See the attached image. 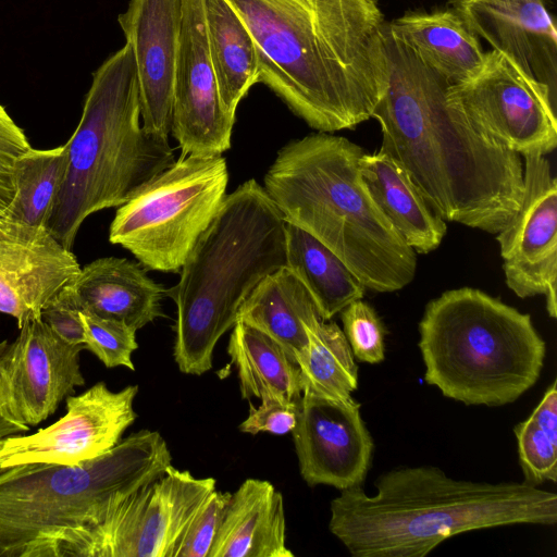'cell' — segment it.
Returning <instances> with one entry per match:
<instances>
[{"label": "cell", "instance_id": "cell-23", "mask_svg": "<svg viewBox=\"0 0 557 557\" xmlns=\"http://www.w3.org/2000/svg\"><path fill=\"white\" fill-rule=\"evenodd\" d=\"M361 181L404 240L417 252L435 250L446 235V222L426 205L406 171L379 150L359 160Z\"/></svg>", "mask_w": 557, "mask_h": 557}, {"label": "cell", "instance_id": "cell-2", "mask_svg": "<svg viewBox=\"0 0 557 557\" xmlns=\"http://www.w3.org/2000/svg\"><path fill=\"white\" fill-rule=\"evenodd\" d=\"M253 38L259 82L323 133L372 117L387 79L376 0H226Z\"/></svg>", "mask_w": 557, "mask_h": 557}, {"label": "cell", "instance_id": "cell-37", "mask_svg": "<svg viewBox=\"0 0 557 557\" xmlns=\"http://www.w3.org/2000/svg\"><path fill=\"white\" fill-rule=\"evenodd\" d=\"M557 381L550 384L543 398L528 418L557 444Z\"/></svg>", "mask_w": 557, "mask_h": 557}, {"label": "cell", "instance_id": "cell-8", "mask_svg": "<svg viewBox=\"0 0 557 557\" xmlns=\"http://www.w3.org/2000/svg\"><path fill=\"white\" fill-rule=\"evenodd\" d=\"M171 461L162 435L141 430L79 465L35 462L0 469V557H40L58 535L157 480Z\"/></svg>", "mask_w": 557, "mask_h": 557}, {"label": "cell", "instance_id": "cell-13", "mask_svg": "<svg viewBox=\"0 0 557 557\" xmlns=\"http://www.w3.org/2000/svg\"><path fill=\"white\" fill-rule=\"evenodd\" d=\"M18 329L13 342L0 343V403L7 419L35 426L85 384L79 363L85 346L62 341L41 318Z\"/></svg>", "mask_w": 557, "mask_h": 557}, {"label": "cell", "instance_id": "cell-12", "mask_svg": "<svg viewBox=\"0 0 557 557\" xmlns=\"http://www.w3.org/2000/svg\"><path fill=\"white\" fill-rule=\"evenodd\" d=\"M138 385L111 391L98 382L78 395L66 397V413L29 435L0 440V469L25 463L79 465L95 459L121 440L137 414Z\"/></svg>", "mask_w": 557, "mask_h": 557}, {"label": "cell", "instance_id": "cell-19", "mask_svg": "<svg viewBox=\"0 0 557 557\" xmlns=\"http://www.w3.org/2000/svg\"><path fill=\"white\" fill-rule=\"evenodd\" d=\"M448 8L557 101V32L543 0H448Z\"/></svg>", "mask_w": 557, "mask_h": 557}, {"label": "cell", "instance_id": "cell-4", "mask_svg": "<svg viewBox=\"0 0 557 557\" xmlns=\"http://www.w3.org/2000/svg\"><path fill=\"white\" fill-rule=\"evenodd\" d=\"M363 150L318 132L283 146L264 175V190L285 221L331 249L366 288L396 292L417 271L416 251L361 181Z\"/></svg>", "mask_w": 557, "mask_h": 557}, {"label": "cell", "instance_id": "cell-3", "mask_svg": "<svg viewBox=\"0 0 557 557\" xmlns=\"http://www.w3.org/2000/svg\"><path fill=\"white\" fill-rule=\"evenodd\" d=\"M375 487L373 496L355 486L331 502L329 529L355 557H423L460 533L557 522V495L527 482L455 480L422 466L392 469Z\"/></svg>", "mask_w": 557, "mask_h": 557}, {"label": "cell", "instance_id": "cell-25", "mask_svg": "<svg viewBox=\"0 0 557 557\" xmlns=\"http://www.w3.org/2000/svg\"><path fill=\"white\" fill-rule=\"evenodd\" d=\"M207 45L225 112L235 117L240 100L259 82L257 48L226 0H203Z\"/></svg>", "mask_w": 557, "mask_h": 557}, {"label": "cell", "instance_id": "cell-22", "mask_svg": "<svg viewBox=\"0 0 557 557\" xmlns=\"http://www.w3.org/2000/svg\"><path fill=\"white\" fill-rule=\"evenodd\" d=\"M387 24L396 37L450 85L468 81L484 63L486 52L480 39L449 8L407 11Z\"/></svg>", "mask_w": 557, "mask_h": 557}, {"label": "cell", "instance_id": "cell-35", "mask_svg": "<svg viewBox=\"0 0 557 557\" xmlns=\"http://www.w3.org/2000/svg\"><path fill=\"white\" fill-rule=\"evenodd\" d=\"M298 401H290L277 396L261 398L259 407L250 404L248 417L239 424V431L249 434L268 432L284 435L293 431L297 422Z\"/></svg>", "mask_w": 557, "mask_h": 557}, {"label": "cell", "instance_id": "cell-36", "mask_svg": "<svg viewBox=\"0 0 557 557\" xmlns=\"http://www.w3.org/2000/svg\"><path fill=\"white\" fill-rule=\"evenodd\" d=\"M40 317L62 341L71 345H84L82 312L72 304L66 287L42 309Z\"/></svg>", "mask_w": 557, "mask_h": 557}, {"label": "cell", "instance_id": "cell-15", "mask_svg": "<svg viewBox=\"0 0 557 557\" xmlns=\"http://www.w3.org/2000/svg\"><path fill=\"white\" fill-rule=\"evenodd\" d=\"M235 117L221 102L210 60L203 0H184L171 133L181 156H219L231 147Z\"/></svg>", "mask_w": 557, "mask_h": 557}, {"label": "cell", "instance_id": "cell-28", "mask_svg": "<svg viewBox=\"0 0 557 557\" xmlns=\"http://www.w3.org/2000/svg\"><path fill=\"white\" fill-rule=\"evenodd\" d=\"M308 342L296 356L301 393L348 400L358 387V368L344 332L335 322L320 320L306 327Z\"/></svg>", "mask_w": 557, "mask_h": 557}, {"label": "cell", "instance_id": "cell-1", "mask_svg": "<svg viewBox=\"0 0 557 557\" xmlns=\"http://www.w3.org/2000/svg\"><path fill=\"white\" fill-rule=\"evenodd\" d=\"M385 89L372 117L380 150L444 221L497 234L523 197L521 156L483 138L446 102L450 85L384 25Z\"/></svg>", "mask_w": 557, "mask_h": 557}, {"label": "cell", "instance_id": "cell-34", "mask_svg": "<svg viewBox=\"0 0 557 557\" xmlns=\"http://www.w3.org/2000/svg\"><path fill=\"white\" fill-rule=\"evenodd\" d=\"M30 148L24 131L0 104V219L5 215L15 196L16 162Z\"/></svg>", "mask_w": 557, "mask_h": 557}, {"label": "cell", "instance_id": "cell-21", "mask_svg": "<svg viewBox=\"0 0 557 557\" xmlns=\"http://www.w3.org/2000/svg\"><path fill=\"white\" fill-rule=\"evenodd\" d=\"M286 546L282 494L247 479L231 494L208 557H293Z\"/></svg>", "mask_w": 557, "mask_h": 557}, {"label": "cell", "instance_id": "cell-16", "mask_svg": "<svg viewBox=\"0 0 557 557\" xmlns=\"http://www.w3.org/2000/svg\"><path fill=\"white\" fill-rule=\"evenodd\" d=\"M292 434L300 474L308 485L341 491L361 486L373 441L354 398L337 401L302 392Z\"/></svg>", "mask_w": 557, "mask_h": 557}, {"label": "cell", "instance_id": "cell-32", "mask_svg": "<svg viewBox=\"0 0 557 557\" xmlns=\"http://www.w3.org/2000/svg\"><path fill=\"white\" fill-rule=\"evenodd\" d=\"M519 462L527 483L537 486L557 481V444L527 419L513 428Z\"/></svg>", "mask_w": 557, "mask_h": 557}, {"label": "cell", "instance_id": "cell-29", "mask_svg": "<svg viewBox=\"0 0 557 557\" xmlns=\"http://www.w3.org/2000/svg\"><path fill=\"white\" fill-rule=\"evenodd\" d=\"M67 165L65 144L53 149H33L15 165V196L4 219L45 226L57 199Z\"/></svg>", "mask_w": 557, "mask_h": 557}, {"label": "cell", "instance_id": "cell-18", "mask_svg": "<svg viewBox=\"0 0 557 557\" xmlns=\"http://www.w3.org/2000/svg\"><path fill=\"white\" fill-rule=\"evenodd\" d=\"M184 0H131L117 22L131 46L139 82L144 129L169 139Z\"/></svg>", "mask_w": 557, "mask_h": 557}, {"label": "cell", "instance_id": "cell-38", "mask_svg": "<svg viewBox=\"0 0 557 557\" xmlns=\"http://www.w3.org/2000/svg\"><path fill=\"white\" fill-rule=\"evenodd\" d=\"M29 426L7 419L2 412L0 403V440L10 435L27 432Z\"/></svg>", "mask_w": 557, "mask_h": 557}, {"label": "cell", "instance_id": "cell-24", "mask_svg": "<svg viewBox=\"0 0 557 557\" xmlns=\"http://www.w3.org/2000/svg\"><path fill=\"white\" fill-rule=\"evenodd\" d=\"M237 320L276 341L295 363L308 342L306 327L322 319L305 285L283 265L253 288Z\"/></svg>", "mask_w": 557, "mask_h": 557}, {"label": "cell", "instance_id": "cell-10", "mask_svg": "<svg viewBox=\"0 0 557 557\" xmlns=\"http://www.w3.org/2000/svg\"><path fill=\"white\" fill-rule=\"evenodd\" d=\"M215 483L171 465L157 480L58 535L40 557H176L185 531Z\"/></svg>", "mask_w": 557, "mask_h": 557}, {"label": "cell", "instance_id": "cell-17", "mask_svg": "<svg viewBox=\"0 0 557 557\" xmlns=\"http://www.w3.org/2000/svg\"><path fill=\"white\" fill-rule=\"evenodd\" d=\"M81 271L71 249L45 226L0 219V312L24 322L42 309Z\"/></svg>", "mask_w": 557, "mask_h": 557}, {"label": "cell", "instance_id": "cell-5", "mask_svg": "<svg viewBox=\"0 0 557 557\" xmlns=\"http://www.w3.org/2000/svg\"><path fill=\"white\" fill-rule=\"evenodd\" d=\"M286 221L253 178L226 195L185 259L176 285L174 360L181 372L201 375L213 350L238 319L253 288L285 265Z\"/></svg>", "mask_w": 557, "mask_h": 557}, {"label": "cell", "instance_id": "cell-33", "mask_svg": "<svg viewBox=\"0 0 557 557\" xmlns=\"http://www.w3.org/2000/svg\"><path fill=\"white\" fill-rule=\"evenodd\" d=\"M230 493L214 490L190 521L176 557H208L219 530Z\"/></svg>", "mask_w": 557, "mask_h": 557}, {"label": "cell", "instance_id": "cell-9", "mask_svg": "<svg viewBox=\"0 0 557 557\" xmlns=\"http://www.w3.org/2000/svg\"><path fill=\"white\" fill-rule=\"evenodd\" d=\"M227 183L222 154L181 156L117 207L109 240L146 270L177 273L219 211Z\"/></svg>", "mask_w": 557, "mask_h": 557}, {"label": "cell", "instance_id": "cell-27", "mask_svg": "<svg viewBox=\"0 0 557 557\" xmlns=\"http://www.w3.org/2000/svg\"><path fill=\"white\" fill-rule=\"evenodd\" d=\"M227 354L237 370L243 399L277 396L290 401L299 400L298 367L268 334L237 320L230 336Z\"/></svg>", "mask_w": 557, "mask_h": 557}, {"label": "cell", "instance_id": "cell-6", "mask_svg": "<svg viewBox=\"0 0 557 557\" xmlns=\"http://www.w3.org/2000/svg\"><path fill=\"white\" fill-rule=\"evenodd\" d=\"M65 146V176L45 227L72 250L90 214L122 206L175 161L169 139L140 124L139 82L127 42L94 72Z\"/></svg>", "mask_w": 557, "mask_h": 557}, {"label": "cell", "instance_id": "cell-11", "mask_svg": "<svg viewBox=\"0 0 557 557\" xmlns=\"http://www.w3.org/2000/svg\"><path fill=\"white\" fill-rule=\"evenodd\" d=\"M446 102L483 138L520 156H546L557 146V101L495 50L474 76L448 86Z\"/></svg>", "mask_w": 557, "mask_h": 557}, {"label": "cell", "instance_id": "cell-30", "mask_svg": "<svg viewBox=\"0 0 557 557\" xmlns=\"http://www.w3.org/2000/svg\"><path fill=\"white\" fill-rule=\"evenodd\" d=\"M82 318L85 349L91 351L107 368L125 367L134 371L132 354L138 348L136 330L123 322L87 312H82Z\"/></svg>", "mask_w": 557, "mask_h": 557}, {"label": "cell", "instance_id": "cell-14", "mask_svg": "<svg viewBox=\"0 0 557 557\" xmlns=\"http://www.w3.org/2000/svg\"><path fill=\"white\" fill-rule=\"evenodd\" d=\"M524 158V191L510 222L497 233L507 286L520 298L544 295L557 317V180L545 156Z\"/></svg>", "mask_w": 557, "mask_h": 557}, {"label": "cell", "instance_id": "cell-20", "mask_svg": "<svg viewBox=\"0 0 557 557\" xmlns=\"http://www.w3.org/2000/svg\"><path fill=\"white\" fill-rule=\"evenodd\" d=\"M82 312L123 322L136 331L162 317L163 285L151 280L141 264L125 258H99L81 268L66 286Z\"/></svg>", "mask_w": 557, "mask_h": 557}, {"label": "cell", "instance_id": "cell-7", "mask_svg": "<svg viewBox=\"0 0 557 557\" xmlns=\"http://www.w3.org/2000/svg\"><path fill=\"white\" fill-rule=\"evenodd\" d=\"M419 333L425 382L466 405L513 403L543 368L545 342L531 315L476 288L431 300Z\"/></svg>", "mask_w": 557, "mask_h": 557}, {"label": "cell", "instance_id": "cell-26", "mask_svg": "<svg viewBox=\"0 0 557 557\" xmlns=\"http://www.w3.org/2000/svg\"><path fill=\"white\" fill-rule=\"evenodd\" d=\"M285 265L311 295L323 321L362 299L366 286L325 245L300 227L285 224Z\"/></svg>", "mask_w": 557, "mask_h": 557}, {"label": "cell", "instance_id": "cell-31", "mask_svg": "<svg viewBox=\"0 0 557 557\" xmlns=\"http://www.w3.org/2000/svg\"><path fill=\"white\" fill-rule=\"evenodd\" d=\"M345 337L354 356L368 363L384 360L385 330L375 310L362 299L349 304L342 311Z\"/></svg>", "mask_w": 557, "mask_h": 557}]
</instances>
